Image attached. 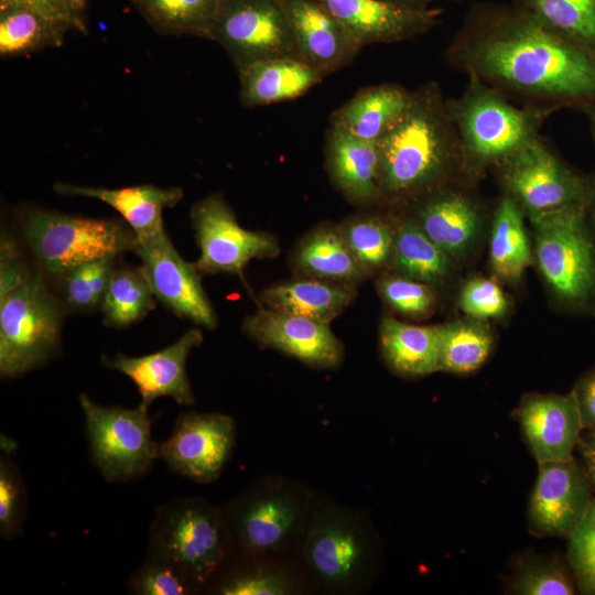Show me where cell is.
<instances>
[{
	"label": "cell",
	"instance_id": "1",
	"mask_svg": "<svg viewBox=\"0 0 595 595\" xmlns=\"http://www.w3.org/2000/svg\"><path fill=\"white\" fill-rule=\"evenodd\" d=\"M445 58L523 106L595 108V50L558 35L513 3L473 4Z\"/></svg>",
	"mask_w": 595,
	"mask_h": 595
},
{
	"label": "cell",
	"instance_id": "2",
	"mask_svg": "<svg viewBox=\"0 0 595 595\" xmlns=\"http://www.w3.org/2000/svg\"><path fill=\"white\" fill-rule=\"evenodd\" d=\"M377 144L381 201L424 196L464 171L459 138L436 82L413 91L409 111Z\"/></svg>",
	"mask_w": 595,
	"mask_h": 595
},
{
	"label": "cell",
	"instance_id": "3",
	"mask_svg": "<svg viewBox=\"0 0 595 595\" xmlns=\"http://www.w3.org/2000/svg\"><path fill=\"white\" fill-rule=\"evenodd\" d=\"M467 76L462 94L445 99V104L459 138L464 171L478 174L540 137L544 120L553 111L518 107L476 75Z\"/></svg>",
	"mask_w": 595,
	"mask_h": 595
},
{
	"label": "cell",
	"instance_id": "4",
	"mask_svg": "<svg viewBox=\"0 0 595 595\" xmlns=\"http://www.w3.org/2000/svg\"><path fill=\"white\" fill-rule=\"evenodd\" d=\"M311 506L288 482L251 487L223 510L229 552L258 561L289 551L304 539Z\"/></svg>",
	"mask_w": 595,
	"mask_h": 595
},
{
	"label": "cell",
	"instance_id": "5",
	"mask_svg": "<svg viewBox=\"0 0 595 595\" xmlns=\"http://www.w3.org/2000/svg\"><path fill=\"white\" fill-rule=\"evenodd\" d=\"M148 538L149 553L177 565L199 588L216 577L229 553L223 510L202 498L161 505Z\"/></svg>",
	"mask_w": 595,
	"mask_h": 595
},
{
	"label": "cell",
	"instance_id": "6",
	"mask_svg": "<svg viewBox=\"0 0 595 595\" xmlns=\"http://www.w3.org/2000/svg\"><path fill=\"white\" fill-rule=\"evenodd\" d=\"M65 309L39 273L0 295L2 378L23 375L56 354Z\"/></svg>",
	"mask_w": 595,
	"mask_h": 595
},
{
	"label": "cell",
	"instance_id": "7",
	"mask_svg": "<svg viewBox=\"0 0 595 595\" xmlns=\"http://www.w3.org/2000/svg\"><path fill=\"white\" fill-rule=\"evenodd\" d=\"M539 269L554 294L572 306L595 298V240L587 205L528 214Z\"/></svg>",
	"mask_w": 595,
	"mask_h": 595
},
{
	"label": "cell",
	"instance_id": "8",
	"mask_svg": "<svg viewBox=\"0 0 595 595\" xmlns=\"http://www.w3.org/2000/svg\"><path fill=\"white\" fill-rule=\"evenodd\" d=\"M23 232L39 262L56 277L85 262L133 252L138 242L132 229L118 220L44 209L26 214Z\"/></svg>",
	"mask_w": 595,
	"mask_h": 595
},
{
	"label": "cell",
	"instance_id": "9",
	"mask_svg": "<svg viewBox=\"0 0 595 595\" xmlns=\"http://www.w3.org/2000/svg\"><path fill=\"white\" fill-rule=\"evenodd\" d=\"M306 569L332 591H356L375 564V545L354 512L332 504L311 506L303 539Z\"/></svg>",
	"mask_w": 595,
	"mask_h": 595
},
{
	"label": "cell",
	"instance_id": "10",
	"mask_svg": "<svg viewBox=\"0 0 595 595\" xmlns=\"http://www.w3.org/2000/svg\"><path fill=\"white\" fill-rule=\"evenodd\" d=\"M91 459L109 482L140 477L159 458V443L151 436L149 408L105 407L79 394Z\"/></svg>",
	"mask_w": 595,
	"mask_h": 595
},
{
	"label": "cell",
	"instance_id": "11",
	"mask_svg": "<svg viewBox=\"0 0 595 595\" xmlns=\"http://www.w3.org/2000/svg\"><path fill=\"white\" fill-rule=\"evenodd\" d=\"M497 169L507 195L528 214L587 205L591 180L566 165L540 137L509 154Z\"/></svg>",
	"mask_w": 595,
	"mask_h": 595
},
{
	"label": "cell",
	"instance_id": "12",
	"mask_svg": "<svg viewBox=\"0 0 595 595\" xmlns=\"http://www.w3.org/2000/svg\"><path fill=\"white\" fill-rule=\"evenodd\" d=\"M209 40L224 48L237 71L259 61L298 57L277 0H220Z\"/></svg>",
	"mask_w": 595,
	"mask_h": 595
},
{
	"label": "cell",
	"instance_id": "13",
	"mask_svg": "<svg viewBox=\"0 0 595 595\" xmlns=\"http://www.w3.org/2000/svg\"><path fill=\"white\" fill-rule=\"evenodd\" d=\"M191 218L201 251L195 262L201 274L224 272L242 277L250 260L274 258L280 253L273 235L241 227L219 194L196 202Z\"/></svg>",
	"mask_w": 595,
	"mask_h": 595
},
{
	"label": "cell",
	"instance_id": "14",
	"mask_svg": "<svg viewBox=\"0 0 595 595\" xmlns=\"http://www.w3.org/2000/svg\"><path fill=\"white\" fill-rule=\"evenodd\" d=\"M236 441L231 416L218 412L181 413L171 435L159 443V458L193 482L216 480L230 458Z\"/></svg>",
	"mask_w": 595,
	"mask_h": 595
},
{
	"label": "cell",
	"instance_id": "15",
	"mask_svg": "<svg viewBox=\"0 0 595 595\" xmlns=\"http://www.w3.org/2000/svg\"><path fill=\"white\" fill-rule=\"evenodd\" d=\"M154 296L180 317L208 329L217 327V315L206 295L201 272L185 261L165 231L138 240L133 251Z\"/></svg>",
	"mask_w": 595,
	"mask_h": 595
},
{
	"label": "cell",
	"instance_id": "16",
	"mask_svg": "<svg viewBox=\"0 0 595 595\" xmlns=\"http://www.w3.org/2000/svg\"><path fill=\"white\" fill-rule=\"evenodd\" d=\"M528 528L538 537L567 538L588 511L592 486L574 458L538 464Z\"/></svg>",
	"mask_w": 595,
	"mask_h": 595
},
{
	"label": "cell",
	"instance_id": "17",
	"mask_svg": "<svg viewBox=\"0 0 595 595\" xmlns=\"http://www.w3.org/2000/svg\"><path fill=\"white\" fill-rule=\"evenodd\" d=\"M244 333L264 347L277 349L314 368H335L344 346L328 324L282 313L261 305L248 315Z\"/></svg>",
	"mask_w": 595,
	"mask_h": 595
},
{
	"label": "cell",
	"instance_id": "18",
	"mask_svg": "<svg viewBox=\"0 0 595 595\" xmlns=\"http://www.w3.org/2000/svg\"><path fill=\"white\" fill-rule=\"evenodd\" d=\"M289 22L300 60L327 76L347 65L363 46L318 0H277Z\"/></svg>",
	"mask_w": 595,
	"mask_h": 595
},
{
	"label": "cell",
	"instance_id": "19",
	"mask_svg": "<svg viewBox=\"0 0 595 595\" xmlns=\"http://www.w3.org/2000/svg\"><path fill=\"white\" fill-rule=\"evenodd\" d=\"M203 342L199 328H192L167 347L143 356L131 357L118 353L101 357L102 365L126 375L136 385L140 404L149 408L162 397L173 398L181 405H191L195 396L186 372L191 351Z\"/></svg>",
	"mask_w": 595,
	"mask_h": 595
},
{
	"label": "cell",
	"instance_id": "20",
	"mask_svg": "<svg viewBox=\"0 0 595 595\" xmlns=\"http://www.w3.org/2000/svg\"><path fill=\"white\" fill-rule=\"evenodd\" d=\"M515 415L538 464L574 458L584 429L573 391L529 393Z\"/></svg>",
	"mask_w": 595,
	"mask_h": 595
},
{
	"label": "cell",
	"instance_id": "21",
	"mask_svg": "<svg viewBox=\"0 0 595 595\" xmlns=\"http://www.w3.org/2000/svg\"><path fill=\"white\" fill-rule=\"evenodd\" d=\"M364 47L421 35L441 23L442 8H410L388 0H318Z\"/></svg>",
	"mask_w": 595,
	"mask_h": 595
},
{
	"label": "cell",
	"instance_id": "22",
	"mask_svg": "<svg viewBox=\"0 0 595 595\" xmlns=\"http://www.w3.org/2000/svg\"><path fill=\"white\" fill-rule=\"evenodd\" d=\"M324 153L332 183L349 202L370 205L381 201L377 141L358 138L331 125Z\"/></svg>",
	"mask_w": 595,
	"mask_h": 595
},
{
	"label": "cell",
	"instance_id": "23",
	"mask_svg": "<svg viewBox=\"0 0 595 595\" xmlns=\"http://www.w3.org/2000/svg\"><path fill=\"white\" fill-rule=\"evenodd\" d=\"M415 223L447 256L463 255L480 226V210L467 194L439 188L426 195L416 210Z\"/></svg>",
	"mask_w": 595,
	"mask_h": 595
},
{
	"label": "cell",
	"instance_id": "24",
	"mask_svg": "<svg viewBox=\"0 0 595 595\" xmlns=\"http://www.w3.org/2000/svg\"><path fill=\"white\" fill-rule=\"evenodd\" d=\"M54 190L60 194L84 196L106 203L122 216L138 240L165 231L163 210L175 206L183 197L178 187L161 188L152 184L106 188L56 183Z\"/></svg>",
	"mask_w": 595,
	"mask_h": 595
},
{
	"label": "cell",
	"instance_id": "25",
	"mask_svg": "<svg viewBox=\"0 0 595 595\" xmlns=\"http://www.w3.org/2000/svg\"><path fill=\"white\" fill-rule=\"evenodd\" d=\"M413 91L386 83L360 88L331 115V125L370 141H378L409 111Z\"/></svg>",
	"mask_w": 595,
	"mask_h": 595
},
{
	"label": "cell",
	"instance_id": "26",
	"mask_svg": "<svg viewBox=\"0 0 595 595\" xmlns=\"http://www.w3.org/2000/svg\"><path fill=\"white\" fill-rule=\"evenodd\" d=\"M238 73L240 99L247 107L295 99L324 78L318 71L298 57L259 61L240 68Z\"/></svg>",
	"mask_w": 595,
	"mask_h": 595
},
{
	"label": "cell",
	"instance_id": "27",
	"mask_svg": "<svg viewBox=\"0 0 595 595\" xmlns=\"http://www.w3.org/2000/svg\"><path fill=\"white\" fill-rule=\"evenodd\" d=\"M356 295L353 285L304 279L275 283L264 289L259 300L270 310L329 325Z\"/></svg>",
	"mask_w": 595,
	"mask_h": 595
},
{
	"label": "cell",
	"instance_id": "28",
	"mask_svg": "<svg viewBox=\"0 0 595 595\" xmlns=\"http://www.w3.org/2000/svg\"><path fill=\"white\" fill-rule=\"evenodd\" d=\"M380 348L388 366L404 377H422L440 370V325L419 326L383 317Z\"/></svg>",
	"mask_w": 595,
	"mask_h": 595
},
{
	"label": "cell",
	"instance_id": "29",
	"mask_svg": "<svg viewBox=\"0 0 595 595\" xmlns=\"http://www.w3.org/2000/svg\"><path fill=\"white\" fill-rule=\"evenodd\" d=\"M294 262L302 273L333 283L354 285L367 277L354 259L338 226L333 225L311 231L300 242Z\"/></svg>",
	"mask_w": 595,
	"mask_h": 595
},
{
	"label": "cell",
	"instance_id": "30",
	"mask_svg": "<svg viewBox=\"0 0 595 595\" xmlns=\"http://www.w3.org/2000/svg\"><path fill=\"white\" fill-rule=\"evenodd\" d=\"M450 258L415 220L403 219L394 229L389 263L397 274L429 285L440 284L450 273Z\"/></svg>",
	"mask_w": 595,
	"mask_h": 595
},
{
	"label": "cell",
	"instance_id": "31",
	"mask_svg": "<svg viewBox=\"0 0 595 595\" xmlns=\"http://www.w3.org/2000/svg\"><path fill=\"white\" fill-rule=\"evenodd\" d=\"M489 256L494 271L508 281L520 279L531 262L522 208L509 195L501 198L495 212Z\"/></svg>",
	"mask_w": 595,
	"mask_h": 595
},
{
	"label": "cell",
	"instance_id": "32",
	"mask_svg": "<svg viewBox=\"0 0 595 595\" xmlns=\"http://www.w3.org/2000/svg\"><path fill=\"white\" fill-rule=\"evenodd\" d=\"M147 22L167 35L208 39L220 0H130Z\"/></svg>",
	"mask_w": 595,
	"mask_h": 595
},
{
	"label": "cell",
	"instance_id": "33",
	"mask_svg": "<svg viewBox=\"0 0 595 595\" xmlns=\"http://www.w3.org/2000/svg\"><path fill=\"white\" fill-rule=\"evenodd\" d=\"M155 296L141 267H115L100 310L105 323L127 327L155 307Z\"/></svg>",
	"mask_w": 595,
	"mask_h": 595
},
{
	"label": "cell",
	"instance_id": "34",
	"mask_svg": "<svg viewBox=\"0 0 595 595\" xmlns=\"http://www.w3.org/2000/svg\"><path fill=\"white\" fill-rule=\"evenodd\" d=\"M66 31L32 9H0V55L12 57L60 46Z\"/></svg>",
	"mask_w": 595,
	"mask_h": 595
},
{
	"label": "cell",
	"instance_id": "35",
	"mask_svg": "<svg viewBox=\"0 0 595 595\" xmlns=\"http://www.w3.org/2000/svg\"><path fill=\"white\" fill-rule=\"evenodd\" d=\"M558 35L595 50V0H512Z\"/></svg>",
	"mask_w": 595,
	"mask_h": 595
},
{
	"label": "cell",
	"instance_id": "36",
	"mask_svg": "<svg viewBox=\"0 0 595 595\" xmlns=\"http://www.w3.org/2000/svg\"><path fill=\"white\" fill-rule=\"evenodd\" d=\"M491 347V333L478 321L461 320L440 325V370L472 372L486 361Z\"/></svg>",
	"mask_w": 595,
	"mask_h": 595
},
{
	"label": "cell",
	"instance_id": "37",
	"mask_svg": "<svg viewBox=\"0 0 595 595\" xmlns=\"http://www.w3.org/2000/svg\"><path fill=\"white\" fill-rule=\"evenodd\" d=\"M354 259L368 277L389 263L394 230L381 217L357 215L338 226Z\"/></svg>",
	"mask_w": 595,
	"mask_h": 595
},
{
	"label": "cell",
	"instance_id": "38",
	"mask_svg": "<svg viewBox=\"0 0 595 595\" xmlns=\"http://www.w3.org/2000/svg\"><path fill=\"white\" fill-rule=\"evenodd\" d=\"M116 258L98 259L76 266L61 274V300L65 307L90 311L100 307Z\"/></svg>",
	"mask_w": 595,
	"mask_h": 595
},
{
	"label": "cell",
	"instance_id": "39",
	"mask_svg": "<svg viewBox=\"0 0 595 595\" xmlns=\"http://www.w3.org/2000/svg\"><path fill=\"white\" fill-rule=\"evenodd\" d=\"M569 567L555 558L528 559L517 571L510 593L517 595L575 594L576 584Z\"/></svg>",
	"mask_w": 595,
	"mask_h": 595
},
{
	"label": "cell",
	"instance_id": "40",
	"mask_svg": "<svg viewBox=\"0 0 595 595\" xmlns=\"http://www.w3.org/2000/svg\"><path fill=\"white\" fill-rule=\"evenodd\" d=\"M128 585L139 595H186L201 589L177 565L149 552Z\"/></svg>",
	"mask_w": 595,
	"mask_h": 595
},
{
	"label": "cell",
	"instance_id": "41",
	"mask_svg": "<svg viewBox=\"0 0 595 595\" xmlns=\"http://www.w3.org/2000/svg\"><path fill=\"white\" fill-rule=\"evenodd\" d=\"M294 580L269 565L248 564L223 576L215 593L223 595H286L296 591Z\"/></svg>",
	"mask_w": 595,
	"mask_h": 595
},
{
	"label": "cell",
	"instance_id": "42",
	"mask_svg": "<svg viewBox=\"0 0 595 595\" xmlns=\"http://www.w3.org/2000/svg\"><path fill=\"white\" fill-rule=\"evenodd\" d=\"M567 564L580 593L595 595V497L567 537Z\"/></svg>",
	"mask_w": 595,
	"mask_h": 595
},
{
	"label": "cell",
	"instance_id": "43",
	"mask_svg": "<svg viewBox=\"0 0 595 595\" xmlns=\"http://www.w3.org/2000/svg\"><path fill=\"white\" fill-rule=\"evenodd\" d=\"M26 489L17 464L8 456L0 459V534L10 540L22 534L26 513Z\"/></svg>",
	"mask_w": 595,
	"mask_h": 595
},
{
	"label": "cell",
	"instance_id": "44",
	"mask_svg": "<svg viewBox=\"0 0 595 595\" xmlns=\"http://www.w3.org/2000/svg\"><path fill=\"white\" fill-rule=\"evenodd\" d=\"M383 301L396 312L408 316H423L434 305L431 285L399 274H383L377 281Z\"/></svg>",
	"mask_w": 595,
	"mask_h": 595
},
{
	"label": "cell",
	"instance_id": "45",
	"mask_svg": "<svg viewBox=\"0 0 595 595\" xmlns=\"http://www.w3.org/2000/svg\"><path fill=\"white\" fill-rule=\"evenodd\" d=\"M458 304L465 314L475 320L500 317L508 309L501 288L487 278L469 280L461 291Z\"/></svg>",
	"mask_w": 595,
	"mask_h": 595
},
{
	"label": "cell",
	"instance_id": "46",
	"mask_svg": "<svg viewBox=\"0 0 595 595\" xmlns=\"http://www.w3.org/2000/svg\"><path fill=\"white\" fill-rule=\"evenodd\" d=\"M30 272L25 271L12 241L3 238L1 241V275L0 295L13 290L21 284Z\"/></svg>",
	"mask_w": 595,
	"mask_h": 595
},
{
	"label": "cell",
	"instance_id": "47",
	"mask_svg": "<svg viewBox=\"0 0 595 595\" xmlns=\"http://www.w3.org/2000/svg\"><path fill=\"white\" fill-rule=\"evenodd\" d=\"M584 430L595 429V368L587 371L572 390Z\"/></svg>",
	"mask_w": 595,
	"mask_h": 595
},
{
	"label": "cell",
	"instance_id": "48",
	"mask_svg": "<svg viewBox=\"0 0 595 595\" xmlns=\"http://www.w3.org/2000/svg\"><path fill=\"white\" fill-rule=\"evenodd\" d=\"M575 452L578 455L577 463L587 477L591 486L595 489V429L583 430Z\"/></svg>",
	"mask_w": 595,
	"mask_h": 595
},
{
	"label": "cell",
	"instance_id": "49",
	"mask_svg": "<svg viewBox=\"0 0 595 595\" xmlns=\"http://www.w3.org/2000/svg\"><path fill=\"white\" fill-rule=\"evenodd\" d=\"M24 7L32 9L48 20L65 26L67 30L72 29L66 18L58 11L52 0H0V9Z\"/></svg>",
	"mask_w": 595,
	"mask_h": 595
},
{
	"label": "cell",
	"instance_id": "50",
	"mask_svg": "<svg viewBox=\"0 0 595 595\" xmlns=\"http://www.w3.org/2000/svg\"><path fill=\"white\" fill-rule=\"evenodd\" d=\"M52 2L69 22L72 29L86 30L84 13L87 0H52Z\"/></svg>",
	"mask_w": 595,
	"mask_h": 595
},
{
	"label": "cell",
	"instance_id": "51",
	"mask_svg": "<svg viewBox=\"0 0 595 595\" xmlns=\"http://www.w3.org/2000/svg\"><path fill=\"white\" fill-rule=\"evenodd\" d=\"M388 1L401 4L404 7L424 9V8H430V4L432 2L439 1V0H388ZM448 1L463 2V1H468V0H448Z\"/></svg>",
	"mask_w": 595,
	"mask_h": 595
},
{
	"label": "cell",
	"instance_id": "52",
	"mask_svg": "<svg viewBox=\"0 0 595 595\" xmlns=\"http://www.w3.org/2000/svg\"><path fill=\"white\" fill-rule=\"evenodd\" d=\"M587 212L592 216L595 224V178L591 180V190L587 201Z\"/></svg>",
	"mask_w": 595,
	"mask_h": 595
},
{
	"label": "cell",
	"instance_id": "53",
	"mask_svg": "<svg viewBox=\"0 0 595 595\" xmlns=\"http://www.w3.org/2000/svg\"><path fill=\"white\" fill-rule=\"evenodd\" d=\"M587 120H588V125H589V129H591V133H592V137L595 141V108H589L587 110L584 111Z\"/></svg>",
	"mask_w": 595,
	"mask_h": 595
}]
</instances>
